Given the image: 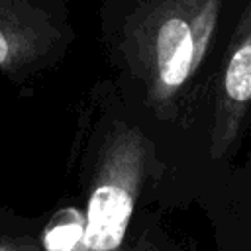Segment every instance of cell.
Listing matches in <instances>:
<instances>
[{
	"label": "cell",
	"instance_id": "1",
	"mask_svg": "<svg viewBox=\"0 0 251 251\" xmlns=\"http://www.w3.org/2000/svg\"><path fill=\"white\" fill-rule=\"evenodd\" d=\"M243 0H102L104 41L155 104H171L226 47Z\"/></svg>",
	"mask_w": 251,
	"mask_h": 251
},
{
	"label": "cell",
	"instance_id": "2",
	"mask_svg": "<svg viewBox=\"0 0 251 251\" xmlns=\"http://www.w3.org/2000/svg\"><path fill=\"white\" fill-rule=\"evenodd\" d=\"M88 200L82 247L116 251L127 231L143 173V139L133 129L120 131Z\"/></svg>",
	"mask_w": 251,
	"mask_h": 251
},
{
	"label": "cell",
	"instance_id": "3",
	"mask_svg": "<svg viewBox=\"0 0 251 251\" xmlns=\"http://www.w3.org/2000/svg\"><path fill=\"white\" fill-rule=\"evenodd\" d=\"M73 0H0V69L41 65L73 41Z\"/></svg>",
	"mask_w": 251,
	"mask_h": 251
},
{
	"label": "cell",
	"instance_id": "4",
	"mask_svg": "<svg viewBox=\"0 0 251 251\" xmlns=\"http://www.w3.org/2000/svg\"><path fill=\"white\" fill-rule=\"evenodd\" d=\"M251 106V0H243L231 35L220 57L214 92L212 153L222 155Z\"/></svg>",
	"mask_w": 251,
	"mask_h": 251
},
{
	"label": "cell",
	"instance_id": "5",
	"mask_svg": "<svg viewBox=\"0 0 251 251\" xmlns=\"http://www.w3.org/2000/svg\"><path fill=\"white\" fill-rule=\"evenodd\" d=\"M84 229H86V220L82 222L80 218H73L53 226L45 233L47 251H76L78 247H82Z\"/></svg>",
	"mask_w": 251,
	"mask_h": 251
}]
</instances>
